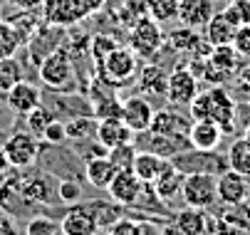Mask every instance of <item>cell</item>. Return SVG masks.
Here are the masks:
<instances>
[{
    "label": "cell",
    "instance_id": "obj_41",
    "mask_svg": "<svg viewBox=\"0 0 250 235\" xmlns=\"http://www.w3.org/2000/svg\"><path fill=\"white\" fill-rule=\"evenodd\" d=\"M42 139L50 144V146H60L64 139H67V134H64V124L60 119H52L47 124V129L42 131Z\"/></svg>",
    "mask_w": 250,
    "mask_h": 235
},
{
    "label": "cell",
    "instance_id": "obj_35",
    "mask_svg": "<svg viewBox=\"0 0 250 235\" xmlns=\"http://www.w3.org/2000/svg\"><path fill=\"white\" fill-rule=\"evenodd\" d=\"M149 18H154L159 25L176 20L178 18V0H149Z\"/></svg>",
    "mask_w": 250,
    "mask_h": 235
},
{
    "label": "cell",
    "instance_id": "obj_14",
    "mask_svg": "<svg viewBox=\"0 0 250 235\" xmlns=\"http://www.w3.org/2000/svg\"><path fill=\"white\" fill-rule=\"evenodd\" d=\"M139 141H141V149L144 151H151V154H159L161 158H173L181 151H186L188 139H178V137H164V134H154V131H141L136 134Z\"/></svg>",
    "mask_w": 250,
    "mask_h": 235
},
{
    "label": "cell",
    "instance_id": "obj_4",
    "mask_svg": "<svg viewBox=\"0 0 250 235\" xmlns=\"http://www.w3.org/2000/svg\"><path fill=\"white\" fill-rule=\"evenodd\" d=\"M166 38L161 32V25L154 18H139L131 27H129V47L134 50V55L139 59H151L161 47H164Z\"/></svg>",
    "mask_w": 250,
    "mask_h": 235
},
{
    "label": "cell",
    "instance_id": "obj_38",
    "mask_svg": "<svg viewBox=\"0 0 250 235\" xmlns=\"http://www.w3.org/2000/svg\"><path fill=\"white\" fill-rule=\"evenodd\" d=\"M106 235H141V220L136 218H117Z\"/></svg>",
    "mask_w": 250,
    "mask_h": 235
},
{
    "label": "cell",
    "instance_id": "obj_19",
    "mask_svg": "<svg viewBox=\"0 0 250 235\" xmlns=\"http://www.w3.org/2000/svg\"><path fill=\"white\" fill-rule=\"evenodd\" d=\"M188 126H191V121L186 117H181V114L173 112V109H161V112H154V119H151L149 131L164 134V137L188 139Z\"/></svg>",
    "mask_w": 250,
    "mask_h": 235
},
{
    "label": "cell",
    "instance_id": "obj_16",
    "mask_svg": "<svg viewBox=\"0 0 250 235\" xmlns=\"http://www.w3.org/2000/svg\"><path fill=\"white\" fill-rule=\"evenodd\" d=\"M221 139H223V129L216 121L198 119V121H191V126H188V144H191V149L216 151Z\"/></svg>",
    "mask_w": 250,
    "mask_h": 235
},
{
    "label": "cell",
    "instance_id": "obj_12",
    "mask_svg": "<svg viewBox=\"0 0 250 235\" xmlns=\"http://www.w3.org/2000/svg\"><path fill=\"white\" fill-rule=\"evenodd\" d=\"M141 188H144V181H141L131 169H124V171H117V176L112 178V183H109L106 191H109V196H112V200L117 206L131 208L136 203Z\"/></svg>",
    "mask_w": 250,
    "mask_h": 235
},
{
    "label": "cell",
    "instance_id": "obj_21",
    "mask_svg": "<svg viewBox=\"0 0 250 235\" xmlns=\"http://www.w3.org/2000/svg\"><path fill=\"white\" fill-rule=\"evenodd\" d=\"M139 89L149 102L151 99H166V72L161 70L159 64H146L139 67Z\"/></svg>",
    "mask_w": 250,
    "mask_h": 235
},
{
    "label": "cell",
    "instance_id": "obj_31",
    "mask_svg": "<svg viewBox=\"0 0 250 235\" xmlns=\"http://www.w3.org/2000/svg\"><path fill=\"white\" fill-rule=\"evenodd\" d=\"M92 117L97 121L102 119H122V99H117L114 94H102L97 99H92Z\"/></svg>",
    "mask_w": 250,
    "mask_h": 235
},
{
    "label": "cell",
    "instance_id": "obj_49",
    "mask_svg": "<svg viewBox=\"0 0 250 235\" xmlns=\"http://www.w3.org/2000/svg\"><path fill=\"white\" fill-rule=\"evenodd\" d=\"M8 169H10V163H8V156H5L3 146H0V174H5Z\"/></svg>",
    "mask_w": 250,
    "mask_h": 235
},
{
    "label": "cell",
    "instance_id": "obj_53",
    "mask_svg": "<svg viewBox=\"0 0 250 235\" xmlns=\"http://www.w3.org/2000/svg\"><path fill=\"white\" fill-rule=\"evenodd\" d=\"M94 235H99V233H94Z\"/></svg>",
    "mask_w": 250,
    "mask_h": 235
},
{
    "label": "cell",
    "instance_id": "obj_5",
    "mask_svg": "<svg viewBox=\"0 0 250 235\" xmlns=\"http://www.w3.org/2000/svg\"><path fill=\"white\" fill-rule=\"evenodd\" d=\"M216 178L213 174H186L181 183V198L191 208H210L218 200L216 193Z\"/></svg>",
    "mask_w": 250,
    "mask_h": 235
},
{
    "label": "cell",
    "instance_id": "obj_40",
    "mask_svg": "<svg viewBox=\"0 0 250 235\" xmlns=\"http://www.w3.org/2000/svg\"><path fill=\"white\" fill-rule=\"evenodd\" d=\"M230 45L235 47V52L240 57H250V22L248 25H240L235 30V38H233Z\"/></svg>",
    "mask_w": 250,
    "mask_h": 235
},
{
    "label": "cell",
    "instance_id": "obj_46",
    "mask_svg": "<svg viewBox=\"0 0 250 235\" xmlns=\"http://www.w3.org/2000/svg\"><path fill=\"white\" fill-rule=\"evenodd\" d=\"M141 235H161V228L149 220H141Z\"/></svg>",
    "mask_w": 250,
    "mask_h": 235
},
{
    "label": "cell",
    "instance_id": "obj_15",
    "mask_svg": "<svg viewBox=\"0 0 250 235\" xmlns=\"http://www.w3.org/2000/svg\"><path fill=\"white\" fill-rule=\"evenodd\" d=\"M216 8L213 0H178V22L191 27V30H203L206 22L213 18Z\"/></svg>",
    "mask_w": 250,
    "mask_h": 235
},
{
    "label": "cell",
    "instance_id": "obj_3",
    "mask_svg": "<svg viewBox=\"0 0 250 235\" xmlns=\"http://www.w3.org/2000/svg\"><path fill=\"white\" fill-rule=\"evenodd\" d=\"M97 75L104 84H112V87L129 84L139 75V57L134 55L129 45H119L97 67Z\"/></svg>",
    "mask_w": 250,
    "mask_h": 235
},
{
    "label": "cell",
    "instance_id": "obj_43",
    "mask_svg": "<svg viewBox=\"0 0 250 235\" xmlns=\"http://www.w3.org/2000/svg\"><path fill=\"white\" fill-rule=\"evenodd\" d=\"M124 10L131 15V20L149 15V0H124Z\"/></svg>",
    "mask_w": 250,
    "mask_h": 235
},
{
    "label": "cell",
    "instance_id": "obj_26",
    "mask_svg": "<svg viewBox=\"0 0 250 235\" xmlns=\"http://www.w3.org/2000/svg\"><path fill=\"white\" fill-rule=\"evenodd\" d=\"M168 158H161L159 154H151V151H144V149H136V156H134V163H131V171L144 181V183H151L161 169L166 166Z\"/></svg>",
    "mask_w": 250,
    "mask_h": 235
},
{
    "label": "cell",
    "instance_id": "obj_52",
    "mask_svg": "<svg viewBox=\"0 0 250 235\" xmlns=\"http://www.w3.org/2000/svg\"><path fill=\"white\" fill-rule=\"evenodd\" d=\"M213 3H223V0H213Z\"/></svg>",
    "mask_w": 250,
    "mask_h": 235
},
{
    "label": "cell",
    "instance_id": "obj_22",
    "mask_svg": "<svg viewBox=\"0 0 250 235\" xmlns=\"http://www.w3.org/2000/svg\"><path fill=\"white\" fill-rule=\"evenodd\" d=\"M181 183H184V174L176 169L171 158L166 161V166L161 169V174L151 181L156 196L164 200V203H168V200H173L178 193H181Z\"/></svg>",
    "mask_w": 250,
    "mask_h": 235
},
{
    "label": "cell",
    "instance_id": "obj_36",
    "mask_svg": "<svg viewBox=\"0 0 250 235\" xmlns=\"http://www.w3.org/2000/svg\"><path fill=\"white\" fill-rule=\"evenodd\" d=\"M109 161L117 166V171H124V169H131V163H134V156H136V149L134 144H122L117 149H109Z\"/></svg>",
    "mask_w": 250,
    "mask_h": 235
},
{
    "label": "cell",
    "instance_id": "obj_33",
    "mask_svg": "<svg viewBox=\"0 0 250 235\" xmlns=\"http://www.w3.org/2000/svg\"><path fill=\"white\" fill-rule=\"evenodd\" d=\"M20 196L25 200H30V203H42V200H47V183L42 176H32V178H22L20 181Z\"/></svg>",
    "mask_w": 250,
    "mask_h": 235
},
{
    "label": "cell",
    "instance_id": "obj_37",
    "mask_svg": "<svg viewBox=\"0 0 250 235\" xmlns=\"http://www.w3.org/2000/svg\"><path fill=\"white\" fill-rule=\"evenodd\" d=\"M25 235H60V225H57L55 220H50V218L38 215V218L27 220Z\"/></svg>",
    "mask_w": 250,
    "mask_h": 235
},
{
    "label": "cell",
    "instance_id": "obj_13",
    "mask_svg": "<svg viewBox=\"0 0 250 235\" xmlns=\"http://www.w3.org/2000/svg\"><path fill=\"white\" fill-rule=\"evenodd\" d=\"M216 193H218V200L226 206H243L248 198V178L226 169L216 178Z\"/></svg>",
    "mask_w": 250,
    "mask_h": 235
},
{
    "label": "cell",
    "instance_id": "obj_23",
    "mask_svg": "<svg viewBox=\"0 0 250 235\" xmlns=\"http://www.w3.org/2000/svg\"><path fill=\"white\" fill-rule=\"evenodd\" d=\"M166 42H168V47H171L173 52H191V55H196V57L208 55V50H201V47H206L208 42L201 40L198 30H191V27H186V25L176 27L171 35L166 38Z\"/></svg>",
    "mask_w": 250,
    "mask_h": 235
},
{
    "label": "cell",
    "instance_id": "obj_10",
    "mask_svg": "<svg viewBox=\"0 0 250 235\" xmlns=\"http://www.w3.org/2000/svg\"><path fill=\"white\" fill-rule=\"evenodd\" d=\"M99 228L102 223H99L94 203H82V206L75 203L62 215V223H60L62 235H94L99 233Z\"/></svg>",
    "mask_w": 250,
    "mask_h": 235
},
{
    "label": "cell",
    "instance_id": "obj_18",
    "mask_svg": "<svg viewBox=\"0 0 250 235\" xmlns=\"http://www.w3.org/2000/svg\"><path fill=\"white\" fill-rule=\"evenodd\" d=\"M40 15L45 25H52V27H72L75 22H80V15L75 10L72 0H42Z\"/></svg>",
    "mask_w": 250,
    "mask_h": 235
},
{
    "label": "cell",
    "instance_id": "obj_51",
    "mask_svg": "<svg viewBox=\"0 0 250 235\" xmlns=\"http://www.w3.org/2000/svg\"><path fill=\"white\" fill-rule=\"evenodd\" d=\"M245 139H248V141H250V124H248V126H245Z\"/></svg>",
    "mask_w": 250,
    "mask_h": 235
},
{
    "label": "cell",
    "instance_id": "obj_25",
    "mask_svg": "<svg viewBox=\"0 0 250 235\" xmlns=\"http://www.w3.org/2000/svg\"><path fill=\"white\" fill-rule=\"evenodd\" d=\"M173 223L181 228L184 235H208L210 233V220L203 208H191L186 206L184 211H178Z\"/></svg>",
    "mask_w": 250,
    "mask_h": 235
},
{
    "label": "cell",
    "instance_id": "obj_24",
    "mask_svg": "<svg viewBox=\"0 0 250 235\" xmlns=\"http://www.w3.org/2000/svg\"><path fill=\"white\" fill-rule=\"evenodd\" d=\"M114 176H117V166L109 161V156L87 158V163H84V178H87L94 188H104V191H106Z\"/></svg>",
    "mask_w": 250,
    "mask_h": 235
},
{
    "label": "cell",
    "instance_id": "obj_2",
    "mask_svg": "<svg viewBox=\"0 0 250 235\" xmlns=\"http://www.w3.org/2000/svg\"><path fill=\"white\" fill-rule=\"evenodd\" d=\"M38 77L40 82L52 92H72L69 87L75 84V64L69 52L60 45L50 55H45L38 64Z\"/></svg>",
    "mask_w": 250,
    "mask_h": 235
},
{
    "label": "cell",
    "instance_id": "obj_45",
    "mask_svg": "<svg viewBox=\"0 0 250 235\" xmlns=\"http://www.w3.org/2000/svg\"><path fill=\"white\" fill-rule=\"evenodd\" d=\"M0 235H20L18 225L10 218H5V215H0Z\"/></svg>",
    "mask_w": 250,
    "mask_h": 235
},
{
    "label": "cell",
    "instance_id": "obj_17",
    "mask_svg": "<svg viewBox=\"0 0 250 235\" xmlns=\"http://www.w3.org/2000/svg\"><path fill=\"white\" fill-rule=\"evenodd\" d=\"M136 134L122 119H102L97 121V141L104 149H117L122 144H134Z\"/></svg>",
    "mask_w": 250,
    "mask_h": 235
},
{
    "label": "cell",
    "instance_id": "obj_50",
    "mask_svg": "<svg viewBox=\"0 0 250 235\" xmlns=\"http://www.w3.org/2000/svg\"><path fill=\"white\" fill-rule=\"evenodd\" d=\"M240 79H243V82H248V84H250V57H248V64H245V67H243V72H240Z\"/></svg>",
    "mask_w": 250,
    "mask_h": 235
},
{
    "label": "cell",
    "instance_id": "obj_48",
    "mask_svg": "<svg viewBox=\"0 0 250 235\" xmlns=\"http://www.w3.org/2000/svg\"><path fill=\"white\" fill-rule=\"evenodd\" d=\"M161 235H184L181 228H178L176 223H164L161 225Z\"/></svg>",
    "mask_w": 250,
    "mask_h": 235
},
{
    "label": "cell",
    "instance_id": "obj_11",
    "mask_svg": "<svg viewBox=\"0 0 250 235\" xmlns=\"http://www.w3.org/2000/svg\"><path fill=\"white\" fill-rule=\"evenodd\" d=\"M154 107L151 102L144 97V94H134V97H126L122 102V121L134 131V134H141V131H149L151 126V119H154Z\"/></svg>",
    "mask_w": 250,
    "mask_h": 235
},
{
    "label": "cell",
    "instance_id": "obj_29",
    "mask_svg": "<svg viewBox=\"0 0 250 235\" xmlns=\"http://www.w3.org/2000/svg\"><path fill=\"white\" fill-rule=\"evenodd\" d=\"M22 79H25V70L18 62V57H3L0 59V97H5L8 89H13Z\"/></svg>",
    "mask_w": 250,
    "mask_h": 235
},
{
    "label": "cell",
    "instance_id": "obj_47",
    "mask_svg": "<svg viewBox=\"0 0 250 235\" xmlns=\"http://www.w3.org/2000/svg\"><path fill=\"white\" fill-rule=\"evenodd\" d=\"M15 3L22 8V10H40V5H42V0H15Z\"/></svg>",
    "mask_w": 250,
    "mask_h": 235
},
{
    "label": "cell",
    "instance_id": "obj_30",
    "mask_svg": "<svg viewBox=\"0 0 250 235\" xmlns=\"http://www.w3.org/2000/svg\"><path fill=\"white\" fill-rule=\"evenodd\" d=\"M22 47V38L18 27L10 20H0V59L3 57H15Z\"/></svg>",
    "mask_w": 250,
    "mask_h": 235
},
{
    "label": "cell",
    "instance_id": "obj_28",
    "mask_svg": "<svg viewBox=\"0 0 250 235\" xmlns=\"http://www.w3.org/2000/svg\"><path fill=\"white\" fill-rule=\"evenodd\" d=\"M226 161H228V169L250 178V141L243 137V139H235L226 154Z\"/></svg>",
    "mask_w": 250,
    "mask_h": 235
},
{
    "label": "cell",
    "instance_id": "obj_8",
    "mask_svg": "<svg viewBox=\"0 0 250 235\" xmlns=\"http://www.w3.org/2000/svg\"><path fill=\"white\" fill-rule=\"evenodd\" d=\"M198 92H201L198 89V77L188 70L186 64H178L176 70L166 77V99L173 107H188Z\"/></svg>",
    "mask_w": 250,
    "mask_h": 235
},
{
    "label": "cell",
    "instance_id": "obj_34",
    "mask_svg": "<svg viewBox=\"0 0 250 235\" xmlns=\"http://www.w3.org/2000/svg\"><path fill=\"white\" fill-rule=\"evenodd\" d=\"M114 47H119V42L112 38V35H106V32H102V35H94L92 40H89V57H92V62L99 67L106 57H109V52L114 50Z\"/></svg>",
    "mask_w": 250,
    "mask_h": 235
},
{
    "label": "cell",
    "instance_id": "obj_39",
    "mask_svg": "<svg viewBox=\"0 0 250 235\" xmlns=\"http://www.w3.org/2000/svg\"><path fill=\"white\" fill-rule=\"evenodd\" d=\"M57 196H60L62 203L75 206L77 200H80V196H82V188H80L75 181H60V183H57Z\"/></svg>",
    "mask_w": 250,
    "mask_h": 235
},
{
    "label": "cell",
    "instance_id": "obj_7",
    "mask_svg": "<svg viewBox=\"0 0 250 235\" xmlns=\"http://www.w3.org/2000/svg\"><path fill=\"white\" fill-rule=\"evenodd\" d=\"M3 151L8 156V163L13 169H30L40 156V139L30 131H15L3 144Z\"/></svg>",
    "mask_w": 250,
    "mask_h": 235
},
{
    "label": "cell",
    "instance_id": "obj_20",
    "mask_svg": "<svg viewBox=\"0 0 250 235\" xmlns=\"http://www.w3.org/2000/svg\"><path fill=\"white\" fill-rule=\"evenodd\" d=\"M5 102H8V107H10L15 114H27V112H32L35 107L42 102V94H40V89L35 87V84H30V82L22 79V82H18L13 89H8Z\"/></svg>",
    "mask_w": 250,
    "mask_h": 235
},
{
    "label": "cell",
    "instance_id": "obj_42",
    "mask_svg": "<svg viewBox=\"0 0 250 235\" xmlns=\"http://www.w3.org/2000/svg\"><path fill=\"white\" fill-rule=\"evenodd\" d=\"M72 3H75V10H77L80 20L89 18V15H97V13H102L106 8V0H72Z\"/></svg>",
    "mask_w": 250,
    "mask_h": 235
},
{
    "label": "cell",
    "instance_id": "obj_9",
    "mask_svg": "<svg viewBox=\"0 0 250 235\" xmlns=\"http://www.w3.org/2000/svg\"><path fill=\"white\" fill-rule=\"evenodd\" d=\"M240 25H243V22H240L235 8L228 5V8L221 10V13H213V18L206 22V27H203V40H206L210 47L230 45L233 38H235V30H238Z\"/></svg>",
    "mask_w": 250,
    "mask_h": 235
},
{
    "label": "cell",
    "instance_id": "obj_1",
    "mask_svg": "<svg viewBox=\"0 0 250 235\" xmlns=\"http://www.w3.org/2000/svg\"><path fill=\"white\" fill-rule=\"evenodd\" d=\"M188 112L193 121H216L223 129V134L235 131V102L223 84H210V89L198 92L188 104Z\"/></svg>",
    "mask_w": 250,
    "mask_h": 235
},
{
    "label": "cell",
    "instance_id": "obj_32",
    "mask_svg": "<svg viewBox=\"0 0 250 235\" xmlns=\"http://www.w3.org/2000/svg\"><path fill=\"white\" fill-rule=\"evenodd\" d=\"M52 119H57L55 117V109H50V107H45L42 102L35 107L32 112H27L25 114V121H27V131L30 134H35L38 139H42V131L47 129V124L52 121Z\"/></svg>",
    "mask_w": 250,
    "mask_h": 235
},
{
    "label": "cell",
    "instance_id": "obj_44",
    "mask_svg": "<svg viewBox=\"0 0 250 235\" xmlns=\"http://www.w3.org/2000/svg\"><path fill=\"white\" fill-rule=\"evenodd\" d=\"M230 5L235 8V13H238L240 22H243V25H248V22H250V0H233Z\"/></svg>",
    "mask_w": 250,
    "mask_h": 235
},
{
    "label": "cell",
    "instance_id": "obj_27",
    "mask_svg": "<svg viewBox=\"0 0 250 235\" xmlns=\"http://www.w3.org/2000/svg\"><path fill=\"white\" fill-rule=\"evenodd\" d=\"M64 134L69 141H92L97 139V119L89 114H75L69 121H64Z\"/></svg>",
    "mask_w": 250,
    "mask_h": 235
},
{
    "label": "cell",
    "instance_id": "obj_6",
    "mask_svg": "<svg viewBox=\"0 0 250 235\" xmlns=\"http://www.w3.org/2000/svg\"><path fill=\"white\" fill-rule=\"evenodd\" d=\"M171 161H173V166L184 176L186 174H213V176H218V174H223L228 169L226 156H221L216 151H198V149L181 151L178 156H173Z\"/></svg>",
    "mask_w": 250,
    "mask_h": 235
}]
</instances>
